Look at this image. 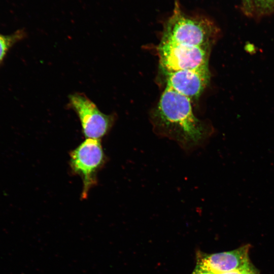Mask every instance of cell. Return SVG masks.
I'll use <instances>...</instances> for the list:
<instances>
[{"label":"cell","mask_w":274,"mask_h":274,"mask_svg":"<svg viewBox=\"0 0 274 274\" xmlns=\"http://www.w3.org/2000/svg\"><path fill=\"white\" fill-rule=\"evenodd\" d=\"M210 20L183 13L177 2L166 22L161 41L195 46L210 51L220 35Z\"/></svg>","instance_id":"cell-2"},{"label":"cell","mask_w":274,"mask_h":274,"mask_svg":"<svg viewBox=\"0 0 274 274\" xmlns=\"http://www.w3.org/2000/svg\"><path fill=\"white\" fill-rule=\"evenodd\" d=\"M21 35L19 33L11 36L0 35V63L9 49L15 42L21 38Z\"/></svg>","instance_id":"cell-8"},{"label":"cell","mask_w":274,"mask_h":274,"mask_svg":"<svg viewBox=\"0 0 274 274\" xmlns=\"http://www.w3.org/2000/svg\"><path fill=\"white\" fill-rule=\"evenodd\" d=\"M191 274H213L210 272H209L207 270H203L201 268L195 267L194 271Z\"/></svg>","instance_id":"cell-13"},{"label":"cell","mask_w":274,"mask_h":274,"mask_svg":"<svg viewBox=\"0 0 274 274\" xmlns=\"http://www.w3.org/2000/svg\"><path fill=\"white\" fill-rule=\"evenodd\" d=\"M68 101L69 107L79 117L86 139L100 140L110 132L116 121L115 114L103 113L83 93L71 94Z\"/></svg>","instance_id":"cell-5"},{"label":"cell","mask_w":274,"mask_h":274,"mask_svg":"<svg viewBox=\"0 0 274 274\" xmlns=\"http://www.w3.org/2000/svg\"><path fill=\"white\" fill-rule=\"evenodd\" d=\"M254 11L260 15L274 12V0H251Z\"/></svg>","instance_id":"cell-9"},{"label":"cell","mask_w":274,"mask_h":274,"mask_svg":"<svg viewBox=\"0 0 274 274\" xmlns=\"http://www.w3.org/2000/svg\"><path fill=\"white\" fill-rule=\"evenodd\" d=\"M242 269L232 270V271L225 272L223 273H220L219 274H242Z\"/></svg>","instance_id":"cell-14"},{"label":"cell","mask_w":274,"mask_h":274,"mask_svg":"<svg viewBox=\"0 0 274 274\" xmlns=\"http://www.w3.org/2000/svg\"><path fill=\"white\" fill-rule=\"evenodd\" d=\"M157 51L163 71L209 70L210 51L195 46L161 41Z\"/></svg>","instance_id":"cell-4"},{"label":"cell","mask_w":274,"mask_h":274,"mask_svg":"<svg viewBox=\"0 0 274 274\" xmlns=\"http://www.w3.org/2000/svg\"><path fill=\"white\" fill-rule=\"evenodd\" d=\"M243 9L247 15L253 14L254 8L251 0H242Z\"/></svg>","instance_id":"cell-10"},{"label":"cell","mask_w":274,"mask_h":274,"mask_svg":"<svg viewBox=\"0 0 274 274\" xmlns=\"http://www.w3.org/2000/svg\"><path fill=\"white\" fill-rule=\"evenodd\" d=\"M242 274H259L258 270L251 264L242 269Z\"/></svg>","instance_id":"cell-12"},{"label":"cell","mask_w":274,"mask_h":274,"mask_svg":"<svg viewBox=\"0 0 274 274\" xmlns=\"http://www.w3.org/2000/svg\"><path fill=\"white\" fill-rule=\"evenodd\" d=\"M166 86L189 98L197 99L209 83V70L165 72Z\"/></svg>","instance_id":"cell-7"},{"label":"cell","mask_w":274,"mask_h":274,"mask_svg":"<svg viewBox=\"0 0 274 274\" xmlns=\"http://www.w3.org/2000/svg\"><path fill=\"white\" fill-rule=\"evenodd\" d=\"M100 140L86 139L70 153L72 172L82 180V199L86 198L90 189L96 185L97 173L107 161Z\"/></svg>","instance_id":"cell-3"},{"label":"cell","mask_w":274,"mask_h":274,"mask_svg":"<svg viewBox=\"0 0 274 274\" xmlns=\"http://www.w3.org/2000/svg\"><path fill=\"white\" fill-rule=\"evenodd\" d=\"M244 50L250 55H254L256 53L258 48L253 43L247 42L244 46Z\"/></svg>","instance_id":"cell-11"},{"label":"cell","mask_w":274,"mask_h":274,"mask_svg":"<svg viewBox=\"0 0 274 274\" xmlns=\"http://www.w3.org/2000/svg\"><path fill=\"white\" fill-rule=\"evenodd\" d=\"M250 247L247 245L230 251L214 254L198 251L196 267L213 274L244 269L252 264L249 257Z\"/></svg>","instance_id":"cell-6"},{"label":"cell","mask_w":274,"mask_h":274,"mask_svg":"<svg viewBox=\"0 0 274 274\" xmlns=\"http://www.w3.org/2000/svg\"><path fill=\"white\" fill-rule=\"evenodd\" d=\"M191 100L166 87L151 115L154 132L176 142L186 152L203 146L214 132L193 114Z\"/></svg>","instance_id":"cell-1"}]
</instances>
